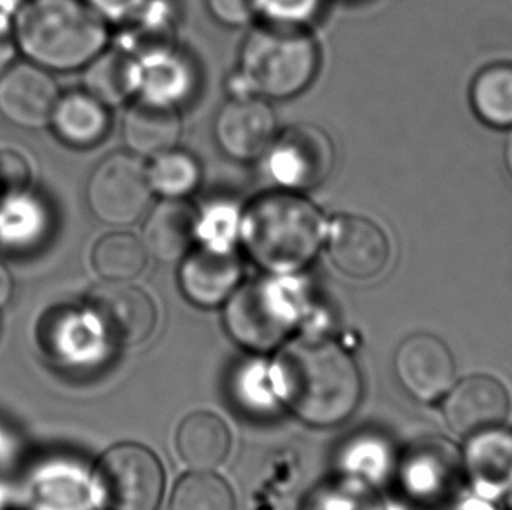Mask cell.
Wrapping results in <instances>:
<instances>
[{
  "label": "cell",
  "mask_w": 512,
  "mask_h": 510,
  "mask_svg": "<svg viewBox=\"0 0 512 510\" xmlns=\"http://www.w3.org/2000/svg\"><path fill=\"white\" fill-rule=\"evenodd\" d=\"M275 371L287 406L310 425L333 427L359 406V367L331 339H292L278 353Z\"/></svg>",
  "instance_id": "obj_1"
},
{
  "label": "cell",
  "mask_w": 512,
  "mask_h": 510,
  "mask_svg": "<svg viewBox=\"0 0 512 510\" xmlns=\"http://www.w3.org/2000/svg\"><path fill=\"white\" fill-rule=\"evenodd\" d=\"M327 221L319 207L296 191H273L242 210L240 240L252 261L273 275L305 268L326 242Z\"/></svg>",
  "instance_id": "obj_2"
},
{
  "label": "cell",
  "mask_w": 512,
  "mask_h": 510,
  "mask_svg": "<svg viewBox=\"0 0 512 510\" xmlns=\"http://www.w3.org/2000/svg\"><path fill=\"white\" fill-rule=\"evenodd\" d=\"M107 39L104 18L86 0H25L16 13V46L42 69L86 67Z\"/></svg>",
  "instance_id": "obj_3"
},
{
  "label": "cell",
  "mask_w": 512,
  "mask_h": 510,
  "mask_svg": "<svg viewBox=\"0 0 512 510\" xmlns=\"http://www.w3.org/2000/svg\"><path fill=\"white\" fill-rule=\"evenodd\" d=\"M319 63V44L305 27L266 21L245 37L233 86L236 95L285 100L312 84Z\"/></svg>",
  "instance_id": "obj_4"
},
{
  "label": "cell",
  "mask_w": 512,
  "mask_h": 510,
  "mask_svg": "<svg viewBox=\"0 0 512 510\" xmlns=\"http://www.w3.org/2000/svg\"><path fill=\"white\" fill-rule=\"evenodd\" d=\"M98 491L109 510H156L165 476L158 456L133 442L109 449L97 465Z\"/></svg>",
  "instance_id": "obj_5"
},
{
  "label": "cell",
  "mask_w": 512,
  "mask_h": 510,
  "mask_svg": "<svg viewBox=\"0 0 512 510\" xmlns=\"http://www.w3.org/2000/svg\"><path fill=\"white\" fill-rule=\"evenodd\" d=\"M153 194L147 165L133 152H114L100 161L86 189L91 212L109 226H130L139 221Z\"/></svg>",
  "instance_id": "obj_6"
},
{
  "label": "cell",
  "mask_w": 512,
  "mask_h": 510,
  "mask_svg": "<svg viewBox=\"0 0 512 510\" xmlns=\"http://www.w3.org/2000/svg\"><path fill=\"white\" fill-rule=\"evenodd\" d=\"M336 151L331 137L315 125L289 126L264 152L266 173L280 189L310 191L329 179Z\"/></svg>",
  "instance_id": "obj_7"
},
{
  "label": "cell",
  "mask_w": 512,
  "mask_h": 510,
  "mask_svg": "<svg viewBox=\"0 0 512 510\" xmlns=\"http://www.w3.org/2000/svg\"><path fill=\"white\" fill-rule=\"evenodd\" d=\"M233 338L256 352H268L291 331V296L278 280L247 283L228 299L224 313Z\"/></svg>",
  "instance_id": "obj_8"
},
{
  "label": "cell",
  "mask_w": 512,
  "mask_h": 510,
  "mask_svg": "<svg viewBox=\"0 0 512 510\" xmlns=\"http://www.w3.org/2000/svg\"><path fill=\"white\" fill-rule=\"evenodd\" d=\"M91 320L105 339L121 346H137L151 338L158 313L151 297L130 282L104 280L86 294Z\"/></svg>",
  "instance_id": "obj_9"
},
{
  "label": "cell",
  "mask_w": 512,
  "mask_h": 510,
  "mask_svg": "<svg viewBox=\"0 0 512 510\" xmlns=\"http://www.w3.org/2000/svg\"><path fill=\"white\" fill-rule=\"evenodd\" d=\"M326 247L334 268L353 280H371L387 268L390 242L376 222L359 214L327 222Z\"/></svg>",
  "instance_id": "obj_10"
},
{
  "label": "cell",
  "mask_w": 512,
  "mask_h": 510,
  "mask_svg": "<svg viewBox=\"0 0 512 510\" xmlns=\"http://www.w3.org/2000/svg\"><path fill=\"white\" fill-rule=\"evenodd\" d=\"M215 140L221 151L236 161L263 158L277 137V118L264 98L235 95L215 118Z\"/></svg>",
  "instance_id": "obj_11"
},
{
  "label": "cell",
  "mask_w": 512,
  "mask_h": 510,
  "mask_svg": "<svg viewBox=\"0 0 512 510\" xmlns=\"http://www.w3.org/2000/svg\"><path fill=\"white\" fill-rule=\"evenodd\" d=\"M395 373L411 397L436 402L455 385L457 366L444 341L432 334H415L397 348Z\"/></svg>",
  "instance_id": "obj_12"
},
{
  "label": "cell",
  "mask_w": 512,
  "mask_h": 510,
  "mask_svg": "<svg viewBox=\"0 0 512 510\" xmlns=\"http://www.w3.org/2000/svg\"><path fill=\"white\" fill-rule=\"evenodd\" d=\"M506 386L492 376H471L451 386L444 395L443 413L448 427L460 437H474L506 423L511 413Z\"/></svg>",
  "instance_id": "obj_13"
},
{
  "label": "cell",
  "mask_w": 512,
  "mask_h": 510,
  "mask_svg": "<svg viewBox=\"0 0 512 510\" xmlns=\"http://www.w3.org/2000/svg\"><path fill=\"white\" fill-rule=\"evenodd\" d=\"M58 98L55 79L35 63L9 65L0 74V114L20 128L49 125Z\"/></svg>",
  "instance_id": "obj_14"
},
{
  "label": "cell",
  "mask_w": 512,
  "mask_h": 510,
  "mask_svg": "<svg viewBox=\"0 0 512 510\" xmlns=\"http://www.w3.org/2000/svg\"><path fill=\"white\" fill-rule=\"evenodd\" d=\"M242 273V262L233 250H189L180 261V289L196 306L215 308L233 296Z\"/></svg>",
  "instance_id": "obj_15"
},
{
  "label": "cell",
  "mask_w": 512,
  "mask_h": 510,
  "mask_svg": "<svg viewBox=\"0 0 512 510\" xmlns=\"http://www.w3.org/2000/svg\"><path fill=\"white\" fill-rule=\"evenodd\" d=\"M139 62V93L158 104L179 107L193 95L196 70L172 42H161L135 53Z\"/></svg>",
  "instance_id": "obj_16"
},
{
  "label": "cell",
  "mask_w": 512,
  "mask_h": 510,
  "mask_svg": "<svg viewBox=\"0 0 512 510\" xmlns=\"http://www.w3.org/2000/svg\"><path fill=\"white\" fill-rule=\"evenodd\" d=\"M182 135L179 107L158 104L146 98L133 102L123 118V138L140 158H154L175 149Z\"/></svg>",
  "instance_id": "obj_17"
},
{
  "label": "cell",
  "mask_w": 512,
  "mask_h": 510,
  "mask_svg": "<svg viewBox=\"0 0 512 510\" xmlns=\"http://www.w3.org/2000/svg\"><path fill=\"white\" fill-rule=\"evenodd\" d=\"M142 242L158 261H182L196 242V210L186 200L161 201L147 214Z\"/></svg>",
  "instance_id": "obj_18"
},
{
  "label": "cell",
  "mask_w": 512,
  "mask_h": 510,
  "mask_svg": "<svg viewBox=\"0 0 512 510\" xmlns=\"http://www.w3.org/2000/svg\"><path fill=\"white\" fill-rule=\"evenodd\" d=\"M175 446L189 469L214 470L229 455L231 432L217 414L198 411L180 423Z\"/></svg>",
  "instance_id": "obj_19"
},
{
  "label": "cell",
  "mask_w": 512,
  "mask_h": 510,
  "mask_svg": "<svg viewBox=\"0 0 512 510\" xmlns=\"http://www.w3.org/2000/svg\"><path fill=\"white\" fill-rule=\"evenodd\" d=\"M109 107L88 91H70L58 98L49 125L65 144L91 147L104 140L111 116Z\"/></svg>",
  "instance_id": "obj_20"
},
{
  "label": "cell",
  "mask_w": 512,
  "mask_h": 510,
  "mask_svg": "<svg viewBox=\"0 0 512 510\" xmlns=\"http://www.w3.org/2000/svg\"><path fill=\"white\" fill-rule=\"evenodd\" d=\"M86 67V91L107 107H118L137 95L139 62L130 49H104Z\"/></svg>",
  "instance_id": "obj_21"
},
{
  "label": "cell",
  "mask_w": 512,
  "mask_h": 510,
  "mask_svg": "<svg viewBox=\"0 0 512 510\" xmlns=\"http://www.w3.org/2000/svg\"><path fill=\"white\" fill-rule=\"evenodd\" d=\"M91 262L104 280L132 282L146 268V245L130 233H111L93 247Z\"/></svg>",
  "instance_id": "obj_22"
},
{
  "label": "cell",
  "mask_w": 512,
  "mask_h": 510,
  "mask_svg": "<svg viewBox=\"0 0 512 510\" xmlns=\"http://www.w3.org/2000/svg\"><path fill=\"white\" fill-rule=\"evenodd\" d=\"M471 102L479 118L490 126H512V65L497 63L481 70L471 88Z\"/></svg>",
  "instance_id": "obj_23"
},
{
  "label": "cell",
  "mask_w": 512,
  "mask_h": 510,
  "mask_svg": "<svg viewBox=\"0 0 512 510\" xmlns=\"http://www.w3.org/2000/svg\"><path fill=\"white\" fill-rule=\"evenodd\" d=\"M147 179L163 200H186L200 186L201 166L191 152L170 149L151 158Z\"/></svg>",
  "instance_id": "obj_24"
},
{
  "label": "cell",
  "mask_w": 512,
  "mask_h": 510,
  "mask_svg": "<svg viewBox=\"0 0 512 510\" xmlns=\"http://www.w3.org/2000/svg\"><path fill=\"white\" fill-rule=\"evenodd\" d=\"M500 428L471 437V448L467 451V463L474 477L492 486L512 479V432H502Z\"/></svg>",
  "instance_id": "obj_25"
},
{
  "label": "cell",
  "mask_w": 512,
  "mask_h": 510,
  "mask_svg": "<svg viewBox=\"0 0 512 510\" xmlns=\"http://www.w3.org/2000/svg\"><path fill=\"white\" fill-rule=\"evenodd\" d=\"M172 510H235L229 484L212 470H193L173 490Z\"/></svg>",
  "instance_id": "obj_26"
},
{
  "label": "cell",
  "mask_w": 512,
  "mask_h": 510,
  "mask_svg": "<svg viewBox=\"0 0 512 510\" xmlns=\"http://www.w3.org/2000/svg\"><path fill=\"white\" fill-rule=\"evenodd\" d=\"M242 210L228 201H214L196 210V240L201 247L215 250H233L240 238Z\"/></svg>",
  "instance_id": "obj_27"
},
{
  "label": "cell",
  "mask_w": 512,
  "mask_h": 510,
  "mask_svg": "<svg viewBox=\"0 0 512 510\" xmlns=\"http://www.w3.org/2000/svg\"><path fill=\"white\" fill-rule=\"evenodd\" d=\"M450 449H437V446H425L415 451V455L411 456L408 460V486L413 491H436L434 488L443 486V484L450 483L451 476H446L441 470L455 469L457 460L451 456L444 463H437L443 458Z\"/></svg>",
  "instance_id": "obj_28"
},
{
  "label": "cell",
  "mask_w": 512,
  "mask_h": 510,
  "mask_svg": "<svg viewBox=\"0 0 512 510\" xmlns=\"http://www.w3.org/2000/svg\"><path fill=\"white\" fill-rule=\"evenodd\" d=\"M257 16L280 25L305 27L319 13L322 0H256Z\"/></svg>",
  "instance_id": "obj_29"
},
{
  "label": "cell",
  "mask_w": 512,
  "mask_h": 510,
  "mask_svg": "<svg viewBox=\"0 0 512 510\" xmlns=\"http://www.w3.org/2000/svg\"><path fill=\"white\" fill-rule=\"evenodd\" d=\"M30 180V168L20 154L0 151V194L16 196L25 191Z\"/></svg>",
  "instance_id": "obj_30"
},
{
  "label": "cell",
  "mask_w": 512,
  "mask_h": 510,
  "mask_svg": "<svg viewBox=\"0 0 512 510\" xmlns=\"http://www.w3.org/2000/svg\"><path fill=\"white\" fill-rule=\"evenodd\" d=\"M207 7L215 20L226 27H245L257 16L256 0H207Z\"/></svg>",
  "instance_id": "obj_31"
},
{
  "label": "cell",
  "mask_w": 512,
  "mask_h": 510,
  "mask_svg": "<svg viewBox=\"0 0 512 510\" xmlns=\"http://www.w3.org/2000/svg\"><path fill=\"white\" fill-rule=\"evenodd\" d=\"M104 20L128 23L139 18L149 0H86Z\"/></svg>",
  "instance_id": "obj_32"
},
{
  "label": "cell",
  "mask_w": 512,
  "mask_h": 510,
  "mask_svg": "<svg viewBox=\"0 0 512 510\" xmlns=\"http://www.w3.org/2000/svg\"><path fill=\"white\" fill-rule=\"evenodd\" d=\"M16 41H14L6 18H0V74L13 63L14 53H16Z\"/></svg>",
  "instance_id": "obj_33"
},
{
  "label": "cell",
  "mask_w": 512,
  "mask_h": 510,
  "mask_svg": "<svg viewBox=\"0 0 512 510\" xmlns=\"http://www.w3.org/2000/svg\"><path fill=\"white\" fill-rule=\"evenodd\" d=\"M11 294H13V278L9 275V271L0 264V306H4L11 299Z\"/></svg>",
  "instance_id": "obj_34"
},
{
  "label": "cell",
  "mask_w": 512,
  "mask_h": 510,
  "mask_svg": "<svg viewBox=\"0 0 512 510\" xmlns=\"http://www.w3.org/2000/svg\"><path fill=\"white\" fill-rule=\"evenodd\" d=\"M504 159H506L507 172L511 173L512 177V131L506 140V147H504Z\"/></svg>",
  "instance_id": "obj_35"
}]
</instances>
